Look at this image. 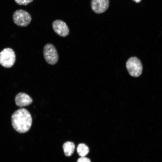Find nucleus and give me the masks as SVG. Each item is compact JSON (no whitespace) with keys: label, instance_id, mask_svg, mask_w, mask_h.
Instances as JSON below:
<instances>
[{"label":"nucleus","instance_id":"1","mask_svg":"<svg viewBox=\"0 0 162 162\" xmlns=\"http://www.w3.org/2000/svg\"><path fill=\"white\" fill-rule=\"evenodd\" d=\"M11 123L14 129L20 133L28 132L30 128L32 118L29 111L25 108L16 110L11 116Z\"/></svg>","mask_w":162,"mask_h":162},{"label":"nucleus","instance_id":"2","mask_svg":"<svg viewBox=\"0 0 162 162\" xmlns=\"http://www.w3.org/2000/svg\"><path fill=\"white\" fill-rule=\"evenodd\" d=\"M126 67L129 74L133 77H139L142 73V64L140 60L136 57H132L128 59Z\"/></svg>","mask_w":162,"mask_h":162},{"label":"nucleus","instance_id":"3","mask_svg":"<svg viewBox=\"0 0 162 162\" xmlns=\"http://www.w3.org/2000/svg\"><path fill=\"white\" fill-rule=\"evenodd\" d=\"M16 59L14 52L11 48H6L0 52V64L5 68H10L14 64Z\"/></svg>","mask_w":162,"mask_h":162},{"label":"nucleus","instance_id":"4","mask_svg":"<svg viewBox=\"0 0 162 162\" xmlns=\"http://www.w3.org/2000/svg\"><path fill=\"white\" fill-rule=\"evenodd\" d=\"M14 22L17 26L26 27L28 25L32 20L30 14L26 11L19 9L15 11L13 15Z\"/></svg>","mask_w":162,"mask_h":162},{"label":"nucleus","instance_id":"5","mask_svg":"<svg viewBox=\"0 0 162 162\" xmlns=\"http://www.w3.org/2000/svg\"><path fill=\"white\" fill-rule=\"evenodd\" d=\"M43 54L46 61L48 64L53 65L57 62L58 59V52L52 44L48 43L44 46Z\"/></svg>","mask_w":162,"mask_h":162},{"label":"nucleus","instance_id":"6","mask_svg":"<svg viewBox=\"0 0 162 162\" xmlns=\"http://www.w3.org/2000/svg\"><path fill=\"white\" fill-rule=\"evenodd\" d=\"M52 27L54 32L59 36L66 37L69 33V29L66 23L59 20L53 21L52 23Z\"/></svg>","mask_w":162,"mask_h":162},{"label":"nucleus","instance_id":"7","mask_svg":"<svg viewBox=\"0 0 162 162\" xmlns=\"http://www.w3.org/2000/svg\"><path fill=\"white\" fill-rule=\"evenodd\" d=\"M109 0H92L91 7L92 10L98 14L104 12L108 8Z\"/></svg>","mask_w":162,"mask_h":162},{"label":"nucleus","instance_id":"8","mask_svg":"<svg viewBox=\"0 0 162 162\" xmlns=\"http://www.w3.org/2000/svg\"><path fill=\"white\" fill-rule=\"evenodd\" d=\"M32 99L31 97L23 92L18 93L15 98L16 105L20 107L28 106L32 103Z\"/></svg>","mask_w":162,"mask_h":162},{"label":"nucleus","instance_id":"9","mask_svg":"<svg viewBox=\"0 0 162 162\" xmlns=\"http://www.w3.org/2000/svg\"><path fill=\"white\" fill-rule=\"evenodd\" d=\"M75 145L74 143L71 141H67L63 145V148L65 155L68 157L72 155L74 151Z\"/></svg>","mask_w":162,"mask_h":162},{"label":"nucleus","instance_id":"10","mask_svg":"<svg viewBox=\"0 0 162 162\" xmlns=\"http://www.w3.org/2000/svg\"><path fill=\"white\" fill-rule=\"evenodd\" d=\"M78 154L81 157H85L89 153V149L88 147L86 144L80 143L78 144L77 149Z\"/></svg>","mask_w":162,"mask_h":162},{"label":"nucleus","instance_id":"11","mask_svg":"<svg viewBox=\"0 0 162 162\" xmlns=\"http://www.w3.org/2000/svg\"><path fill=\"white\" fill-rule=\"evenodd\" d=\"M34 0H14L16 4L20 5H26Z\"/></svg>","mask_w":162,"mask_h":162},{"label":"nucleus","instance_id":"12","mask_svg":"<svg viewBox=\"0 0 162 162\" xmlns=\"http://www.w3.org/2000/svg\"><path fill=\"white\" fill-rule=\"evenodd\" d=\"M76 162H91V160L85 157H81L77 160Z\"/></svg>","mask_w":162,"mask_h":162},{"label":"nucleus","instance_id":"13","mask_svg":"<svg viewBox=\"0 0 162 162\" xmlns=\"http://www.w3.org/2000/svg\"><path fill=\"white\" fill-rule=\"evenodd\" d=\"M133 0V1H134V2H135L136 3H139L141 1V0Z\"/></svg>","mask_w":162,"mask_h":162}]
</instances>
